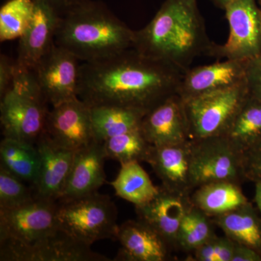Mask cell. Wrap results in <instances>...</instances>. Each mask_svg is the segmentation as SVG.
<instances>
[{
	"label": "cell",
	"instance_id": "cell-1",
	"mask_svg": "<svg viewBox=\"0 0 261 261\" xmlns=\"http://www.w3.org/2000/svg\"><path fill=\"white\" fill-rule=\"evenodd\" d=\"M184 72L132 47L80 65L78 97L89 108L119 106L147 113L177 94Z\"/></svg>",
	"mask_w": 261,
	"mask_h": 261
},
{
	"label": "cell",
	"instance_id": "cell-2",
	"mask_svg": "<svg viewBox=\"0 0 261 261\" xmlns=\"http://www.w3.org/2000/svg\"><path fill=\"white\" fill-rule=\"evenodd\" d=\"M197 0H166L145 27L135 31L133 48L185 73L212 47Z\"/></svg>",
	"mask_w": 261,
	"mask_h": 261
},
{
	"label": "cell",
	"instance_id": "cell-3",
	"mask_svg": "<svg viewBox=\"0 0 261 261\" xmlns=\"http://www.w3.org/2000/svg\"><path fill=\"white\" fill-rule=\"evenodd\" d=\"M135 31L97 2L82 0L60 15L55 44L84 63L102 61L133 47Z\"/></svg>",
	"mask_w": 261,
	"mask_h": 261
},
{
	"label": "cell",
	"instance_id": "cell-4",
	"mask_svg": "<svg viewBox=\"0 0 261 261\" xmlns=\"http://www.w3.org/2000/svg\"><path fill=\"white\" fill-rule=\"evenodd\" d=\"M48 106L32 70L18 66L13 84L1 97L0 121L4 137L36 145L45 130Z\"/></svg>",
	"mask_w": 261,
	"mask_h": 261
},
{
	"label": "cell",
	"instance_id": "cell-5",
	"mask_svg": "<svg viewBox=\"0 0 261 261\" xmlns=\"http://www.w3.org/2000/svg\"><path fill=\"white\" fill-rule=\"evenodd\" d=\"M57 216L61 229L90 246L99 240H116L118 211L108 195L97 192L58 202Z\"/></svg>",
	"mask_w": 261,
	"mask_h": 261
},
{
	"label": "cell",
	"instance_id": "cell-6",
	"mask_svg": "<svg viewBox=\"0 0 261 261\" xmlns=\"http://www.w3.org/2000/svg\"><path fill=\"white\" fill-rule=\"evenodd\" d=\"M249 97L245 82L231 88L184 101L190 140L226 135Z\"/></svg>",
	"mask_w": 261,
	"mask_h": 261
},
{
	"label": "cell",
	"instance_id": "cell-7",
	"mask_svg": "<svg viewBox=\"0 0 261 261\" xmlns=\"http://www.w3.org/2000/svg\"><path fill=\"white\" fill-rule=\"evenodd\" d=\"M191 141L194 189L211 182L227 181L241 185L246 181L243 156L224 136Z\"/></svg>",
	"mask_w": 261,
	"mask_h": 261
},
{
	"label": "cell",
	"instance_id": "cell-8",
	"mask_svg": "<svg viewBox=\"0 0 261 261\" xmlns=\"http://www.w3.org/2000/svg\"><path fill=\"white\" fill-rule=\"evenodd\" d=\"M229 35L224 44H213L207 56L249 61L261 54V12L257 0H236L224 9Z\"/></svg>",
	"mask_w": 261,
	"mask_h": 261
},
{
	"label": "cell",
	"instance_id": "cell-9",
	"mask_svg": "<svg viewBox=\"0 0 261 261\" xmlns=\"http://www.w3.org/2000/svg\"><path fill=\"white\" fill-rule=\"evenodd\" d=\"M58 202L36 198L28 204L0 210V244H30L59 229Z\"/></svg>",
	"mask_w": 261,
	"mask_h": 261
},
{
	"label": "cell",
	"instance_id": "cell-10",
	"mask_svg": "<svg viewBox=\"0 0 261 261\" xmlns=\"http://www.w3.org/2000/svg\"><path fill=\"white\" fill-rule=\"evenodd\" d=\"M1 261H109L61 228L30 244H0Z\"/></svg>",
	"mask_w": 261,
	"mask_h": 261
},
{
	"label": "cell",
	"instance_id": "cell-11",
	"mask_svg": "<svg viewBox=\"0 0 261 261\" xmlns=\"http://www.w3.org/2000/svg\"><path fill=\"white\" fill-rule=\"evenodd\" d=\"M80 60L56 44L32 70L51 107L78 97Z\"/></svg>",
	"mask_w": 261,
	"mask_h": 261
},
{
	"label": "cell",
	"instance_id": "cell-12",
	"mask_svg": "<svg viewBox=\"0 0 261 261\" xmlns=\"http://www.w3.org/2000/svg\"><path fill=\"white\" fill-rule=\"evenodd\" d=\"M44 132L57 145L73 152L95 141L90 108L79 97L53 106Z\"/></svg>",
	"mask_w": 261,
	"mask_h": 261
},
{
	"label": "cell",
	"instance_id": "cell-13",
	"mask_svg": "<svg viewBox=\"0 0 261 261\" xmlns=\"http://www.w3.org/2000/svg\"><path fill=\"white\" fill-rule=\"evenodd\" d=\"M141 132L151 145H179L190 140L185 102L173 94L144 116Z\"/></svg>",
	"mask_w": 261,
	"mask_h": 261
},
{
	"label": "cell",
	"instance_id": "cell-14",
	"mask_svg": "<svg viewBox=\"0 0 261 261\" xmlns=\"http://www.w3.org/2000/svg\"><path fill=\"white\" fill-rule=\"evenodd\" d=\"M247 61L225 60L190 68L182 75L177 94L184 101L236 87L245 82Z\"/></svg>",
	"mask_w": 261,
	"mask_h": 261
},
{
	"label": "cell",
	"instance_id": "cell-15",
	"mask_svg": "<svg viewBox=\"0 0 261 261\" xmlns=\"http://www.w3.org/2000/svg\"><path fill=\"white\" fill-rule=\"evenodd\" d=\"M40 163L37 181L33 187L34 197L58 202L68 179L75 152L57 145L45 132L36 143Z\"/></svg>",
	"mask_w": 261,
	"mask_h": 261
},
{
	"label": "cell",
	"instance_id": "cell-16",
	"mask_svg": "<svg viewBox=\"0 0 261 261\" xmlns=\"http://www.w3.org/2000/svg\"><path fill=\"white\" fill-rule=\"evenodd\" d=\"M192 141L175 145L151 146L145 162L162 182V186L178 195L190 197L195 190L191 174Z\"/></svg>",
	"mask_w": 261,
	"mask_h": 261
},
{
	"label": "cell",
	"instance_id": "cell-17",
	"mask_svg": "<svg viewBox=\"0 0 261 261\" xmlns=\"http://www.w3.org/2000/svg\"><path fill=\"white\" fill-rule=\"evenodd\" d=\"M192 205L190 197L178 195L161 186L153 200L135 207L138 219L159 233L171 248L177 247L180 226Z\"/></svg>",
	"mask_w": 261,
	"mask_h": 261
},
{
	"label": "cell",
	"instance_id": "cell-18",
	"mask_svg": "<svg viewBox=\"0 0 261 261\" xmlns=\"http://www.w3.org/2000/svg\"><path fill=\"white\" fill-rule=\"evenodd\" d=\"M106 159L102 143L96 141L75 152L68 179L58 202L74 200L97 192L106 182Z\"/></svg>",
	"mask_w": 261,
	"mask_h": 261
},
{
	"label": "cell",
	"instance_id": "cell-19",
	"mask_svg": "<svg viewBox=\"0 0 261 261\" xmlns=\"http://www.w3.org/2000/svg\"><path fill=\"white\" fill-rule=\"evenodd\" d=\"M34 17L19 40L17 65L32 70L55 44L60 15L50 7L35 1Z\"/></svg>",
	"mask_w": 261,
	"mask_h": 261
},
{
	"label": "cell",
	"instance_id": "cell-20",
	"mask_svg": "<svg viewBox=\"0 0 261 261\" xmlns=\"http://www.w3.org/2000/svg\"><path fill=\"white\" fill-rule=\"evenodd\" d=\"M116 240L121 248L114 260L165 261L169 247L150 226L140 220L127 221L118 226Z\"/></svg>",
	"mask_w": 261,
	"mask_h": 261
},
{
	"label": "cell",
	"instance_id": "cell-21",
	"mask_svg": "<svg viewBox=\"0 0 261 261\" xmlns=\"http://www.w3.org/2000/svg\"><path fill=\"white\" fill-rule=\"evenodd\" d=\"M192 205L211 218L235 210L249 203L240 185L234 182H211L197 187L190 196Z\"/></svg>",
	"mask_w": 261,
	"mask_h": 261
},
{
	"label": "cell",
	"instance_id": "cell-22",
	"mask_svg": "<svg viewBox=\"0 0 261 261\" xmlns=\"http://www.w3.org/2000/svg\"><path fill=\"white\" fill-rule=\"evenodd\" d=\"M214 223L235 243L261 253V218L250 202L214 217Z\"/></svg>",
	"mask_w": 261,
	"mask_h": 261
},
{
	"label": "cell",
	"instance_id": "cell-23",
	"mask_svg": "<svg viewBox=\"0 0 261 261\" xmlns=\"http://www.w3.org/2000/svg\"><path fill=\"white\" fill-rule=\"evenodd\" d=\"M94 138L105 141L137 129H140L146 113L140 110L119 106H97L90 108Z\"/></svg>",
	"mask_w": 261,
	"mask_h": 261
},
{
	"label": "cell",
	"instance_id": "cell-24",
	"mask_svg": "<svg viewBox=\"0 0 261 261\" xmlns=\"http://www.w3.org/2000/svg\"><path fill=\"white\" fill-rule=\"evenodd\" d=\"M0 159L1 167L33 188L37 181L40 163L36 145L3 137L0 143Z\"/></svg>",
	"mask_w": 261,
	"mask_h": 261
},
{
	"label": "cell",
	"instance_id": "cell-25",
	"mask_svg": "<svg viewBox=\"0 0 261 261\" xmlns=\"http://www.w3.org/2000/svg\"><path fill=\"white\" fill-rule=\"evenodd\" d=\"M116 195L134 204L135 207L148 203L159 194L160 187L154 186L149 175L134 161L121 165L116 178L111 182Z\"/></svg>",
	"mask_w": 261,
	"mask_h": 261
},
{
	"label": "cell",
	"instance_id": "cell-26",
	"mask_svg": "<svg viewBox=\"0 0 261 261\" xmlns=\"http://www.w3.org/2000/svg\"><path fill=\"white\" fill-rule=\"evenodd\" d=\"M224 137L243 154L261 141V98H247Z\"/></svg>",
	"mask_w": 261,
	"mask_h": 261
},
{
	"label": "cell",
	"instance_id": "cell-27",
	"mask_svg": "<svg viewBox=\"0 0 261 261\" xmlns=\"http://www.w3.org/2000/svg\"><path fill=\"white\" fill-rule=\"evenodd\" d=\"M102 145L106 158L115 160L121 165L134 161L145 162L152 146L141 129L111 137L103 142Z\"/></svg>",
	"mask_w": 261,
	"mask_h": 261
},
{
	"label": "cell",
	"instance_id": "cell-28",
	"mask_svg": "<svg viewBox=\"0 0 261 261\" xmlns=\"http://www.w3.org/2000/svg\"><path fill=\"white\" fill-rule=\"evenodd\" d=\"M34 0H8L0 9V41L20 39L29 28L34 11Z\"/></svg>",
	"mask_w": 261,
	"mask_h": 261
},
{
	"label": "cell",
	"instance_id": "cell-29",
	"mask_svg": "<svg viewBox=\"0 0 261 261\" xmlns=\"http://www.w3.org/2000/svg\"><path fill=\"white\" fill-rule=\"evenodd\" d=\"M210 218L192 205L180 226L177 247L185 251L192 252L212 238L216 233Z\"/></svg>",
	"mask_w": 261,
	"mask_h": 261
},
{
	"label": "cell",
	"instance_id": "cell-30",
	"mask_svg": "<svg viewBox=\"0 0 261 261\" xmlns=\"http://www.w3.org/2000/svg\"><path fill=\"white\" fill-rule=\"evenodd\" d=\"M30 185L0 166V210H10L35 200Z\"/></svg>",
	"mask_w": 261,
	"mask_h": 261
},
{
	"label": "cell",
	"instance_id": "cell-31",
	"mask_svg": "<svg viewBox=\"0 0 261 261\" xmlns=\"http://www.w3.org/2000/svg\"><path fill=\"white\" fill-rule=\"evenodd\" d=\"M235 243L225 236L216 234L192 252L193 260L197 261H231Z\"/></svg>",
	"mask_w": 261,
	"mask_h": 261
},
{
	"label": "cell",
	"instance_id": "cell-32",
	"mask_svg": "<svg viewBox=\"0 0 261 261\" xmlns=\"http://www.w3.org/2000/svg\"><path fill=\"white\" fill-rule=\"evenodd\" d=\"M243 166L246 181H261V141L243 154Z\"/></svg>",
	"mask_w": 261,
	"mask_h": 261
},
{
	"label": "cell",
	"instance_id": "cell-33",
	"mask_svg": "<svg viewBox=\"0 0 261 261\" xmlns=\"http://www.w3.org/2000/svg\"><path fill=\"white\" fill-rule=\"evenodd\" d=\"M245 82L250 95L261 98V54L247 61Z\"/></svg>",
	"mask_w": 261,
	"mask_h": 261
},
{
	"label": "cell",
	"instance_id": "cell-34",
	"mask_svg": "<svg viewBox=\"0 0 261 261\" xmlns=\"http://www.w3.org/2000/svg\"><path fill=\"white\" fill-rule=\"evenodd\" d=\"M18 70L16 60L13 61L9 57L2 54L0 56V95L1 97L13 84Z\"/></svg>",
	"mask_w": 261,
	"mask_h": 261
},
{
	"label": "cell",
	"instance_id": "cell-35",
	"mask_svg": "<svg viewBox=\"0 0 261 261\" xmlns=\"http://www.w3.org/2000/svg\"><path fill=\"white\" fill-rule=\"evenodd\" d=\"M231 261H261V253L251 247L235 243Z\"/></svg>",
	"mask_w": 261,
	"mask_h": 261
},
{
	"label": "cell",
	"instance_id": "cell-36",
	"mask_svg": "<svg viewBox=\"0 0 261 261\" xmlns=\"http://www.w3.org/2000/svg\"><path fill=\"white\" fill-rule=\"evenodd\" d=\"M34 1L47 5L56 11L58 15H62L72 7L78 4L82 0H34Z\"/></svg>",
	"mask_w": 261,
	"mask_h": 261
},
{
	"label": "cell",
	"instance_id": "cell-37",
	"mask_svg": "<svg viewBox=\"0 0 261 261\" xmlns=\"http://www.w3.org/2000/svg\"><path fill=\"white\" fill-rule=\"evenodd\" d=\"M255 202L261 215V181L255 182Z\"/></svg>",
	"mask_w": 261,
	"mask_h": 261
},
{
	"label": "cell",
	"instance_id": "cell-38",
	"mask_svg": "<svg viewBox=\"0 0 261 261\" xmlns=\"http://www.w3.org/2000/svg\"><path fill=\"white\" fill-rule=\"evenodd\" d=\"M218 8L224 10L228 5L232 3L236 0H211Z\"/></svg>",
	"mask_w": 261,
	"mask_h": 261
},
{
	"label": "cell",
	"instance_id": "cell-39",
	"mask_svg": "<svg viewBox=\"0 0 261 261\" xmlns=\"http://www.w3.org/2000/svg\"><path fill=\"white\" fill-rule=\"evenodd\" d=\"M258 5L259 7H260V12H261V0H258Z\"/></svg>",
	"mask_w": 261,
	"mask_h": 261
}]
</instances>
